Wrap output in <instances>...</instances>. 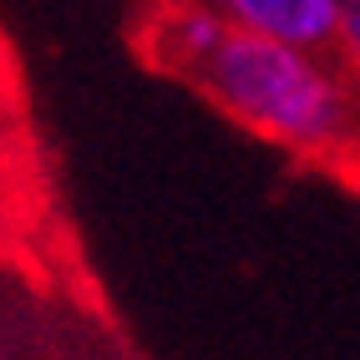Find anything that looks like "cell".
I'll use <instances>...</instances> for the list:
<instances>
[{
  "label": "cell",
  "mask_w": 360,
  "mask_h": 360,
  "mask_svg": "<svg viewBox=\"0 0 360 360\" xmlns=\"http://www.w3.org/2000/svg\"><path fill=\"white\" fill-rule=\"evenodd\" d=\"M330 56L360 82V0H340L335 31H330Z\"/></svg>",
  "instance_id": "3957f363"
},
{
  "label": "cell",
  "mask_w": 360,
  "mask_h": 360,
  "mask_svg": "<svg viewBox=\"0 0 360 360\" xmlns=\"http://www.w3.org/2000/svg\"><path fill=\"white\" fill-rule=\"evenodd\" d=\"M153 6H162V0H153Z\"/></svg>",
  "instance_id": "277c9868"
},
{
  "label": "cell",
  "mask_w": 360,
  "mask_h": 360,
  "mask_svg": "<svg viewBox=\"0 0 360 360\" xmlns=\"http://www.w3.org/2000/svg\"><path fill=\"white\" fill-rule=\"evenodd\" d=\"M178 77H188L244 132L284 153L360 167V82L330 56V46H295L224 20Z\"/></svg>",
  "instance_id": "6da1fadb"
},
{
  "label": "cell",
  "mask_w": 360,
  "mask_h": 360,
  "mask_svg": "<svg viewBox=\"0 0 360 360\" xmlns=\"http://www.w3.org/2000/svg\"><path fill=\"white\" fill-rule=\"evenodd\" d=\"M203 6L238 31L279 36L295 46H330L340 0H203Z\"/></svg>",
  "instance_id": "7a4b0ae2"
}]
</instances>
